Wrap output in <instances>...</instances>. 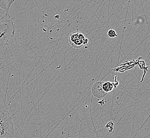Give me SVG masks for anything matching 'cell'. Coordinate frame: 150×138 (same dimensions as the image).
Listing matches in <instances>:
<instances>
[{"label": "cell", "instance_id": "6da1fadb", "mask_svg": "<svg viewBox=\"0 0 150 138\" xmlns=\"http://www.w3.org/2000/svg\"><path fill=\"white\" fill-rule=\"evenodd\" d=\"M0 19V49L8 45L9 41L15 37L16 26L10 15L2 20Z\"/></svg>", "mask_w": 150, "mask_h": 138}, {"label": "cell", "instance_id": "ba28073f", "mask_svg": "<svg viewBox=\"0 0 150 138\" xmlns=\"http://www.w3.org/2000/svg\"><path fill=\"white\" fill-rule=\"evenodd\" d=\"M107 34L111 38H115V37H117L118 36L116 32L114 29H112L109 30L107 32Z\"/></svg>", "mask_w": 150, "mask_h": 138}, {"label": "cell", "instance_id": "9c48e42d", "mask_svg": "<svg viewBox=\"0 0 150 138\" xmlns=\"http://www.w3.org/2000/svg\"><path fill=\"white\" fill-rule=\"evenodd\" d=\"M113 127V123L112 122H110L109 123L107 124L105 126V127L107 129H111L110 130H111V131H112Z\"/></svg>", "mask_w": 150, "mask_h": 138}, {"label": "cell", "instance_id": "52a82bcc", "mask_svg": "<svg viewBox=\"0 0 150 138\" xmlns=\"http://www.w3.org/2000/svg\"><path fill=\"white\" fill-rule=\"evenodd\" d=\"M138 65H139V66L140 69H142V70H144V73L143 76V79H142L141 80V82H142L143 80V79L144 78L145 73H146V72L147 71V70H148V66H146V65H145V63L144 61L143 60L138 61Z\"/></svg>", "mask_w": 150, "mask_h": 138}, {"label": "cell", "instance_id": "8992f818", "mask_svg": "<svg viewBox=\"0 0 150 138\" xmlns=\"http://www.w3.org/2000/svg\"><path fill=\"white\" fill-rule=\"evenodd\" d=\"M117 76H115V82H111L109 81H107L103 82L102 84V88L104 90V92L106 93H109V92H111L113 90V89L116 88L119 85L118 81L117 80Z\"/></svg>", "mask_w": 150, "mask_h": 138}, {"label": "cell", "instance_id": "3957f363", "mask_svg": "<svg viewBox=\"0 0 150 138\" xmlns=\"http://www.w3.org/2000/svg\"><path fill=\"white\" fill-rule=\"evenodd\" d=\"M70 45L76 48L81 49L88 43V39L80 32H75L71 33L69 37Z\"/></svg>", "mask_w": 150, "mask_h": 138}, {"label": "cell", "instance_id": "7a4b0ae2", "mask_svg": "<svg viewBox=\"0 0 150 138\" xmlns=\"http://www.w3.org/2000/svg\"><path fill=\"white\" fill-rule=\"evenodd\" d=\"M15 127L11 116L6 109L0 108V138H12Z\"/></svg>", "mask_w": 150, "mask_h": 138}, {"label": "cell", "instance_id": "277c9868", "mask_svg": "<svg viewBox=\"0 0 150 138\" xmlns=\"http://www.w3.org/2000/svg\"><path fill=\"white\" fill-rule=\"evenodd\" d=\"M103 82L99 81L94 84L92 89V92L94 96L96 98H104L107 95V93L104 92L102 88V84Z\"/></svg>", "mask_w": 150, "mask_h": 138}, {"label": "cell", "instance_id": "5b68a950", "mask_svg": "<svg viewBox=\"0 0 150 138\" xmlns=\"http://www.w3.org/2000/svg\"><path fill=\"white\" fill-rule=\"evenodd\" d=\"M15 0H0V10H3L6 15H10V10Z\"/></svg>", "mask_w": 150, "mask_h": 138}]
</instances>
